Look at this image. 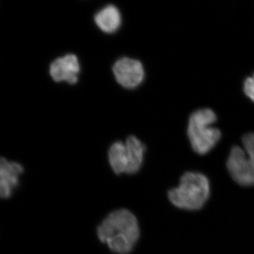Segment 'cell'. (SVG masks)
Instances as JSON below:
<instances>
[{
    "label": "cell",
    "instance_id": "3",
    "mask_svg": "<svg viewBox=\"0 0 254 254\" xmlns=\"http://www.w3.org/2000/svg\"><path fill=\"white\" fill-rule=\"evenodd\" d=\"M217 117L213 110L205 108L191 114L187 133L192 148L200 155L209 153L218 143L221 133L213 127Z\"/></svg>",
    "mask_w": 254,
    "mask_h": 254
},
{
    "label": "cell",
    "instance_id": "9",
    "mask_svg": "<svg viewBox=\"0 0 254 254\" xmlns=\"http://www.w3.org/2000/svg\"><path fill=\"white\" fill-rule=\"evenodd\" d=\"M97 26L105 33H114L120 27L122 16L120 11L114 5H108L95 16Z\"/></svg>",
    "mask_w": 254,
    "mask_h": 254
},
{
    "label": "cell",
    "instance_id": "11",
    "mask_svg": "<svg viewBox=\"0 0 254 254\" xmlns=\"http://www.w3.org/2000/svg\"><path fill=\"white\" fill-rule=\"evenodd\" d=\"M244 91L247 96L254 102V74L246 79L244 84Z\"/></svg>",
    "mask_w": 254,
    "mask_h": 254
},
{
    "label": "cell",
    "instance_id": "1",
    "mask_svg": "<svg viewBox=\"0 0 254 254\" xmlns=\"http://www.w3.org/2000/svg\"><path fill=\"white\" fill-rule=\"evenodd\" d=\"M97 234L100 242L106 244L113 253L128 254L139 239L140 230L135 215L127 209H120L103 220Z\"/></svg>",
    "mask_w": 254,
    "mask_h": 254
},
{
    "label": "cell",
    "instance_id": "6",
    "mask_svg": "<svg viewBox=\"0 0 254 254\" xmlns=\"http://www.w3.org/2000/svg\"><path fill=\"white\" fill-rule=\"evenodd\" d=\"M79 73V62L77 57L73 54L58 58L50 64V76L56 82L66 81L75 84L78 82Z\"/></svg>",
    "mask_w": 254,
    "mask_h": 254
},
{
    "label": "cell",
    "instance_id": "4",
    "mask_svg": "<svg viewBox=\"0 0 254 254\" xmlns=\"http://www.w3.org/2000/svg\"><path fill=\"white\" fill-rule=\"evenodd\" d=\"M244 148L234 146L227 159V167L234 180L242 186L254 185V133L242 138Z\"/></svg>",
    "mask_w": 254,
    "mask_h": 254
},
{
    "label": "cell",
    "instance_id": "7",
    "mask_svg": "<svg viewBox=\"0 0 254 254\" xmlns=\"http://www.w3.org/2000/svg\"><path fill=\"white\" fill-rule=\"evenodd\" d=\"M23 173L22 165L1 158L0 162V194L2 198L11 196L17 187L18 177Z\"/></svg>",
    "mask_w": 254,
    "mask_h": 254
},
{
    "label": "cell",
    "instance_id": "10",
    "mask_svg": "<svg viewBox=\"0 0 254 254\" xmlns=\"http://www.w3.org/2000/svg\"><path fill=\"white\" fill-rule=\"evenodd\" d=\"M110 166L117 175L126 173L127 165L126 145L122 141L115 142L108 152Z\"/></svg>",
    "mask_w": 254,
    "mask_h": 254
},
{
    "label": "cell",
    "instance_id": "8",
    "mask_svg": "<svg viewBox=\"0 0 254 254\" xmlns=\"http://www.w3.org/2000/svg\"><path fill=\"white\" fill-rule=\"evenodd\" d=\"M127 150V174L133 175L138 173L143 164L145 151V146L138 138L130 136L125 142Z\"/></svg>",
    "mask_w": 254,
    "mask_h": 254
},
{
    "label": "cell",
    "instance_id": "5",
    "mask_svg": "<svg viewBox=\"0 0 254 254\" xmlns=\"http://www.w3.org/2000/svg\"><path fill=\"white\" fill-rule=\"evenodd\" d=\"M113 70L119 84L127 89L136 88L144 79V68L138 60L121 58L115 63Z\"/></svg>",
    "mask_w": 254,
    "mask_h": 254
},
{
    "label": "cell",
    "instance_id": "2",
    "mask_svg": "<svg viewBox=\"0 0 254 254\" xmlns=\"http://www.w3.org/2000/svg\"><path fill=\"white\" fill-rule=\"evenodd\" d=\"M210 195V184L203 174L188 172L182 177L176 188L168 193L169 199L177 208L189 210H199Z\"/></svg>",
    "mask_w": 254,
    "mask_h": 254
}]
</instances>
